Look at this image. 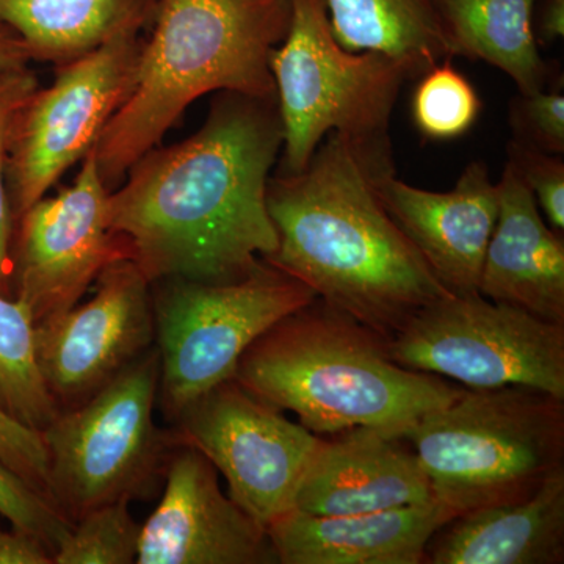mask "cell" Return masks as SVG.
<instances>
[{
  "instance_id": "obj_1",
  "label": "cell",
  "mask_w": 564,
  "mask_h": 564,
  "mask_svg": "<svg viewBox=\"0 0 564 564\" xmlns=\"http://www.w3.org/2000/svg\"><path fill=\"white\" fill-rule=\"evenodd\" d=\"M273 104L225 93L195 135L154 148L110 191V231L151 284L239 281L276 251L267 207L282 150Z\"/></svg>"
},
{
  "instance_id": "obj_2",
  "label": "cell",
  "mask_w": 564,
  "mask_h": 564,
  "mask_svg": "<svg viewBox=\"0 0 564 564\" xmlns=\"http://www.w3.org/2000/svg\"><path fill=\"white\" fill-rule=\"evenodd\" d=\"M391 166L388 139L328 133L303 172L270 180L278 248L263 259L386 340L451 295L381 202L378 177Z\"/></svg>"
},
{
  "instance_id": "obj_3",
  "label": "cell",
  "mask_w": 564,
  "mask_h": 564,
  "mask_svg": "<svg viewBox=\"0 0 564 564\" xmlns=\"http://www.w3.org/2000/svg\"><path fill=\"white\" fill-rule=\"evenodd\" d=\"M388 343L315 299L263 333L234 378L263 402L299 415L317 436L356 426L403 436L466 388L404 369L389 355Z\"/></svg>"
},
{
  "instance_id": "obj_4",
  "label": "cell",
  "mask_w": 564,
  "mask_h": 564,
  "mask_svg": "<svg viewBox=\"0 0 564 564\" xmlns=\"http://www.w3.org/2000/svg\"><path fill=\"white\" fill-rule=\"evenodd\" d=\"M152 21L131 91L95 147L110 191L202 96L276 99L270 55L289 31L291 0H159Z\"/></svg>"
},
{
  "instance_id": "obj_5",
  "label": "cell",
  "mask_w": 564,
  "mask_h": 564,
  "mask_svg": "<svg viewBox=\"0 0 564 564\" xmlns=\"http://www.w3.org/2000/svg\"><path fill=\"white\" fill-rule=\"evenodd\" d=\"M403 437L456 518L527 499L564 469V399L527 386L466 389Z\"/></svg>"
},
{
  "instance_id": "obj_6",
  "label": "cell",
  "mask_w": 564,
  "mask_h": 564,
  "mask_svg": "<svg viewBox=\"0 0 564 564\" xmlns=\"http://www.w3.org/2000/svg\"><path fill=\"white\" fill-rule=\"evenodd\" d=\"M282 128L284 173L303 172L328 133L388 139L406 63L377 51H347L334 36L325 0H291V24L270 55Z\"/></svg>"
},
{
  "instance_id": "obj_7",
  "label": "cell",
  "mask_w": 564,
  "mask_h": 564,
  "mask_svg": "<svg viewBox=\"0 0 564 564\" xmlns=\"http://www.w3.org/2000/svg\"><path fill=\"white\" fill-rule=\"evenodd\" d=\"M159 381L154 344L41 432L50 458L47 492L73 524L102 505L143 497L163 474L174 437L154 422Z\"/></svg>"
},
{
  "instance_id": "obj_8",
  "label": "cell",
  "mask_w": 564,
  "mask_h": 564,
  "mask_svg": "<svg viewBox=\"0 0 564 564\" xmlns=\"http://www.w3.org/2000/svg\"><path fill=\"white\" fill-rule=\"evenodd\" d=\"M152 295L159 395L172 422L185 404L236 377L245 351L263 333L317 295L302 281L262 261L239 281H158Z\"/></svg>"
},
{
  "instance_id": "obj_9",
  "label": "cell",
  "mask_w": 564,
  "mask_h": 564,
  "mask_svg": "<svg viewBox=\"0 0 564 564\" xmlns=\"http://www.w3.org/2000/svg\"><path fill=\"white\" fill-rule=\"evenodd\" d=\"M388 348L404 369L466 389L527 386L564 399V325L480 293L426 304Z\"/></svg>"
},
{
  "instance_id": "obj_10",
  "label": "cell",
  "mask_w": 564,
  "mask_h": 564,
  "mask_svg": "<svg viewBox=\"0 0 564 564\" xmlns=\"http://www.w3.org/2000/svg\"><path fill=\"white\" fill-rule=\"evenodd\" d=\"M172 422L174 441L202 452L228 481L229 497L259 524L267 529L295 510L321 436L236 378L196 397Z\"/></svg>"
},
{
  "instance_id": "obj_11",
  "label": "cell",
  "mask_w": 564,
  "mask_h": 564,
  "mask_svg": "<svg viewBox=\"0 0 564 564\" xmlns=\"http://www.w3.org/2000/svg\"><path fill=\"white\" fill-rule=\"evenodd\" d=\"M141 43L139 35L120 36L58 66L54 84L22 107L7 163L14 221L96 147L131 91Z\"/></svg>"
},
{
  "instance_id": "obj_12",
  "label": "cell",
  "mask_w": 564,
  "mask_h": 564,
  "mask_svg": "<svg viewBox=\"0 0 564 564\" xmlns=\"http://www.w3.org/2000/svg\"><path fill=\"white\" fill-rule=\"evenodd\" d=\"M109 195L93 148L73 185L14 221L11 291L35 325L76 306L110 263L131 259L126 240L110 231Z\"/></svg>"
},
{
  "instance_id": "obj_13",
  "label": "cell",
  "mask_w": 564,
  "mask_h": 564,
  "mask_svg": "<svg viewBox=\"0 0 564 564\" xmlns=\"http://www.w3.org/2000/svg\"><path fill=\"white\" fill-rule=\"evenodd\" d=\"M151 288L132 259H120L87 303L36 323V364L58 411L87 402L155 344Z\"/></svg>"
},
{
  "instance_id": "obj_14",
  "label": "cell",
  "mask_w": 564,
  "mask_h": 564,
  "mask_svg": "<svg viewBox=\"0 0 564 564\" xmlns=\"http://www.w3.org/2000/svg\"><path fill=\"white\" fill-rule=\"evenodd\" d=\"M165 492L141 525L139 564H276L265 527L223 494L209 459L174 441Z\"/></svg>"
},
{
  "instance_id": "obj_15",
  "label": "cell",
  "mask_w": 564,
  "mask_h": 564,
  "mask_svg": "<svg viewBox=\"0 0 564 564\" xmlns=\"http://www.w3.org/2000/svg\"><path fill=\"white\" fill-rule=\"evenodd\" d=\"M378 193L437 281L454 295L478 293L489 240L499 217V191L484 162H473L448 192L414 187L384 170Z\"/></svg>"
},
{
  "instance_id": "obj_16",
  "label": "cell",
  "mask_w": 564,
  "mask_h": 564,
  "mask_svg": "<svg viewBox=\"0 0 564 564\" xmlns=\"http://www.w3.org/2000/svg\"><path fill=\"white\" fill-rule=\"evenodd\" d=\"M322 440L295 510L348 516L434 502L429 478L403 436L367 426Z\"/></svg>"
},
{
  "instance_id": "obj_17",
  "label": "cell",
  "mask_w": 564,
  "mask_h": 564,
  "mask_svg": "<svg viewBox=\"0 0 564 564\" xmlns=\"http://www.w3.org/2000/svg\"><path fill=\"white\" fill-rule=\"evenodd\" d=\"M454 518L436 500L348 516L292 510L267 533L281 564H423L433 534Z\"/></svg>"
},
{
  "instance_id": "obj_18",
  "label": "cell",
  "mask_w": 564,
  "mask_h": 564,
  "mask_svg": "<svg viewBox=\"0 0 564 564\" xmlns=\"http://www.w3.org/2000/svg\"><path fill=\"white\" fill-rule=\"evenodd\" d=\"M499 217L478 293L564 325V243L545 225L532 192L507 163L497 182Z\"/></svg>"
},
{
  "instance_id": "obj_19",
  "label": "cell",
  "mask_w": 564,
  "mask_h": 564,
  "mask_svg": "<svg viewBox=\"0 0 564 564\" xmlns=\"http://www.w3.org/2000/svg\"><path fill=\"white\" fill-rule=\"evenodd\" d=\"M564 469L519 502L456 516L433 534L423 564H563Z\"/></svg>"
},
{
  "instance_id": "obj_20",
  "label": "cell",
  "mask_w": 564,
  "mask_h": 564,
  "mask_svg": "<svg viewBox=\"0 0 564 564\" xmlns=\"http://www.w3.org/2000/svg\"><path fill=\"white\" fill-rule=\"evenodd\" d=\"M159 0H0V24L17 33L32 62L63 66L102 44L139 35Z\"/></svg>"
},
{
  "instance_id": "obj_21",
  "label": "cell",
  "mask_w": 564,
  "mask_h": 564,
  "mask_svg": "<svg viewBox=\"0 0 564 564\" xmlns=\"http://www.w3.org/2000/svg\"><path fill=\"white\" fill-rule=\"evenodd\" d=\"M337 43L406 63L413 77L452 55L443 0H325Z\"/></svg>"
},
{
  "instance_id": "obj_22",
  "label": "cell",
  "mask_w": 564,
  "mask_h": 564,
  "mask_svg": "<svg viewBox=\"0 0 564 564\" xmlns=\"http://www.w3.org/2000/svg\"><path fill=\"white\" fill-rule=\"evenodd\" d=\"M538 0H443L452 55L484 61L513 79L521 95L544 90L547 66L538 51Z\"/></svg>"
},
{
  "instance_id": "obj_23",
  "label": "cell",
  "mask_w": 564,
  "mask_h": 564,
  "mask_svg": "<svg viewBox=\"0 0 564 564\" xmlns=\"http://www.w3.org/2000/svg\"><path fill=\"white\" fill-rule=\"evenodd\" d=\"M0 410L43 432L58 414L35 356V322L17 299L0 295Z\"/></svg>"
},
{
  "instance_id": "obj_24",
  "label": "cell",
  "mask_w": 564,
  "mask_h": 564,
  "mask_svg": "<svg viewBox=\"0 0 564 564\" xmlns=\"http://www.w3.org/2000/svg\"><path fill=\"white\" fill-rule=\"evenodd\" d=\"M411 111L415 128L425 139L448 141L470 131L481 101L474 85L447 58L422 74Z\"/></svg>"
},
{
  "instance_id": "obj_25",
  "label": "cell",
  "mask_w": 564,
  "mask_h": 564,
  "mask_svg": "<svg viewBox=\"0 0 564 564\" xmlns=\"http://www.w3.org/2000/svg\"><path fill=\"white\" fill-rule=\"evenodd\" d=\"M128 500L102 505L74 522L54 554V564H132L139 552L141 524Z\"/></svg>"
},
{
  "instance_id": "obj_26",
  "label": "cell",
  "mask_w": 564,
  "mask_h": 564,
  "mask_svg": "<svg viewBox=\"0 0 564 564\" xmlns=\"http://www.w3.org/2000/svg\"><path fill=\"white\" fill-rule=\"evenodd\" d=\"M39 88V77L29 65L0 69V295L9 299H13L10 248L14 218L7 191V163L14 121Z\"/></svg>"
},
{
  "instance_id": "obj_27",
  "label": "cell",
  "mask_w": 564,
  "mask_h": 564,
  "mask_svg": "<svg viewBox=\"0 0 564 564\" xmlns=\"http://www.w3.org/2000/svg\"><path fill=\"white\" fill-rule=\"evenodd\" d=\"M0 516L6 518L13 529L39 538L41 543L50 549L52 555L68 536L74 525L50 497L36 491L33 486L11 473L2 463H0Z\"/></svg>"
},
{
  "instance_id": "obj_28",
  "label": "cell",
  "mask_w": 564,
  "mask_h": 564,
  "mask_svg": "<svg viewBox=\"0 0 564 564\" xmlns=\"http://www.w3.org/2000/svg\"><path fill=\"white\" fill-rule=\"evenodd\" d=\"M508 163L513 165L532 192L549 225L556 232L564 229V163L558 155L549 154L521 141L508 144Z\"/></svg>"
},
{
  "instance_id": "obj_29",
  "label": "cell",
  "mask_w": 564,
  "mask_h": 564,
  "mask_svg": "<svg viewBox=\"0 0 564 564\" xmlns=\"http://www.w3.org/2000/svg\"><path fill=\"white\" fill-rule=\"evenodd\" d=\"M516 140L549 154L564 152V95L562 90H540L521 95L511 106Z\"/></svg>"
},
{
  "instance_id": "obj_30",
  "label": "cell",
  "mask_w": 564,
  "mask_h": 564,
  "mask_svg": "<svg viewBox=\"0 0 564 564\" xmlns=\"http://www.w3.org/2000/svg\"><path fill=\"white\" fill-rule=\"evenodd\" d=\"M0 463L36 491L50 497V458L43 434L14 421L0 410ZM51 499V497H50Z\"/></svg>"
},
{
  "instance_id": "obj_31",
  "label": "cell",
  "mask_w": 564,
  "mask_h": 564,
  "mask_svg": "<svg viewBox=\"0 0 564 564\" xmlns=\"http://www.w3.org/2000/svg\"><path fill=\"white\" fill-rule=\"evenodd\" d=\"M0 564H54V555L39 538L11 527L0 529Z\"/></svg>"
},
{
  "instance_id": "obj_32",
  "label": "cell",
  "mask_w": 564,
  "mask_h": 564,
  "mask_svg": "<svg viewBox=\"0 0 564 564\" xmlns=\"http://www.w3.org/2000/svg\"><path fill=\"white\" fill-rule=\"evenodd\" d=\"M538 33L544 43H554L564 36V0H543Z\"/></svg>"
},
{
  "instance_id": "obj_33",
  "label": "cell",
  "mask_w": 564,
  "mask_h": 564,
  "mask_svg": "<svg viewBox=\"0 0 564 564\" xmlns=\"http://www.w3.org/2000/svg\"><path fill=\"white\" fill-rule=\"evenodd\" d=\"M32 62L28 47L7 25L0 24V69L18 68Z\"/></svg>"
}]
</instances>
